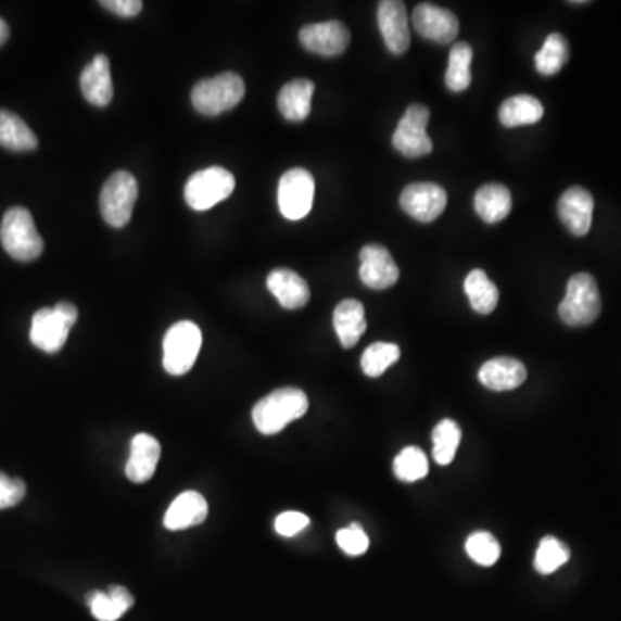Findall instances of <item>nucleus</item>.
I'll list each match as a JSON object with an SVG mask.
<instances>
[{
	"label": "nucleus",
	"mask_w": 621,
	"mask_h": 621,
	"mask_svg": "<svg viewBox=\"0 0 621 621\" xmlns=\"http://www.w3.org/2000/svg\"><path fill=\"white\" fill-rule=\"evenodd\" d=\"M479 378L491 391H512L525 383L527 368L515 357H496L480 368Z\"/></svg>",
	"instance_id": "nucleus-19"
},
{
	"label": "nucleus",
	"mask_w": 621,
	"mask_h": 621,
	"mask_svg": "<svg viewBox=\"0 0 621 621\" xmlns=\"http://www.w3.org/2000/svg\"><path fill=\"white\" fill-rule=\"evenodd\" d=\"M202 332L192 321H178L169 328L163 341V366L173 377L189 373L198 362Z\"/></svg>",
	"instance_id": "nucleus-6"
},
{
	"label": "nucleus",
	"mask_w": 621,
	"mask_h": 621,
	"mask_svg": "<svg viewBox=\"0 0 621 621\" xmlns=\"http://www.w3.org/2000/svg\"><path fill=\"white\" fill-rule=\"evenodd\" d=\"M0 242L9 256L16 261H34L43 252V240L35 227L30 211L11 207L0 225Z\"/></svg>",
	"instance_id": "nucleus-2"
},
{
	"label": "nucleus",
	"mask_w": 621,
	"mask_h": 621,
	"mask_svg": "<svg viewBox=\"0 0 621 621\" xmlns=\"http://www.w3.org/2000/svg\"><path fill=\"white\" fill-rule=\"evenodd\" d=\"M430 122V111L427 105L411 104L407 107L400 125L395 128L392 143L395 151L406 155L409 160L423 157L433 151L432 139L427 134Z\"/></svg>",
	"instance_id": "nucleus-10"
},
{
	"label": "nucleus",
	"mask_w": 621,
	"mask_h": 621,
	"mask_svg": "<svg viewBox=\"0 0 621 621\" xmlns=\"http://www.w3.org/2000/svg\"><path fill=\"white\" fill-rule=\"evenodd\" d=\"M9 35H11V28H9L8 23L0 17V47L4 46L9 40Z\"/></svg>",
	"instance_id": "nucleus-40"
},
{
	"label": "nucleus",
	"mask_w": 621,
	"mask_h": 621,
	"mask_svg": "<svg viewBox=\"0 0 621 621\" xmlns=\"http://www.w3.org/2000/svg\"><path fill=\"white\" fill-rule=\"evenodd\" d=\"M315 84L306 78L289 81L278 93V110L289 122H304L310 113Z\"/></svg>",
	"instance_id": "nucleus-23"
},
{
	"label": "nucleus",
	"mask_w": 621,
	"mask_h": 621,
	"mask_svg": "<svg viewBox=\"0 0 621 621\" xmlns=\"http://www.w3.org/2000/svg\"><path fill=\"white\" fill-rule=\"evenodd\" d=\"M359 257H362L359 277L366 287L383 290L395 286L400 280V266L395 265L391 252L382 245H365Z\"/></svg>",
	"instance_id": "nucleus-15"
},
{
	"label": "nucleus",
	"mask_w": 621,
	"mask_h": 621,
	"mask_svg": "<svg viewBox=\"0 0 621 621\" xmlns=\"http://www.w3.org/2000/svg\"><path fill=\"white\" fill-rule=\"evenodd\" d=\"M413 25L415 30L423 38H429L432 42L453 43L459 34V22L456 14L451 13L449 9L439 8L435 4L418 5L413 13Z\"/></svg>",
	"instance_id": "nucleus-11"
},
{
	"label": "nucleus",
	"mask_w": 621,
	"mask_h": 621,
	"mask_svg": "<svg viewBox=\"0 0 621 621\" xmlns=\"http://www.w3.org/2000/svg\"><path fill=\"white\" fill-rule=\"evenodd\" d=\"M427 454L420 447H406L394 459V473L403 482H418L429 474Z\"/></svg>",
	"instance_id": "nucleus-34"
},
{
	"label": "nucleus",
	"mask_w": 621,
	"mask_h": 621,
	"mask_svg": "<svg viewBox=\"0 0 621 621\" xmlns=\"http://www.w3.org/2000/svg\"><path fill=\"white\" fill-rule=\"evenodd\" d=\"M309 407L307 395L295 386H283L266 395L252 409V421L263 435H277L287 424L303 418Z\"/></svg>",
	"instance_id": "nucleus-1"
},
{
	"label": "nucleus",
	"mask_w": 621,
	"mask_h": 621,
	"mask_svg": "<svg viewBox=\"0 0 621 621\" xmlns=\"http://www.w3.org/2000/svg\"><path fill=\"white\" fill-rule=\"evenodd\" d=\"M81 93L90 104L105 107L113 101V76L107 55L99 54L89 66H85L80 76Z\"/></svg>",
	"instance_id": "nucleus-18"
},
{
	"label": "nucleus",
	"mask_w": 621,
	"mask_h": 621,
	"mask_svg": "<svg viewBox=\"0 0 621 621\" xmlns=\"http://www.w3.org/2000/svg\"><path fill=\"white\" fill-rule=\"evenodd\" d=\"M101 5L122 17H135L143 8L140 0H102Z\"/></svg>",
	"instance_id": "nucleus-39"
},
{
	"label": "nucleus",
	"mask_w": 621,
	"mask_h": 621,
	"mask_svg": "<svg viewBox=\"0 0 621 621\" xmlns=\"http://www.w3.org/2000/svg\"><path fill=\"white\" fill-rule=\"evenodd\" d=\"M401 207L411 218L430 223L444 213L447 193L435 183H411L401 193Z\"/></svg>",
	"instance_id": "nucleus-12"
},
{
	"label": "nucleus",
	"mask_w": 621,
	"mask_h": 621,
	"mask_svg": "<svg viewBox=\"0 0 621 621\" xmlns=\"http://www.w3.org/2000/svg\"><path fill=\"white\" fill-rule=\"evenodd\" d=\"M139 198V183L128 172H116L105 180L101 192L102 218L113 228H123L134 215Z\"/></svg>",
	"instance_id": "nucleus-7"
},
{
	"label": "nucleus",
	"mask_w": 621,
	"mask_h": 621,
	"mask_svg": "<svg viewBox=\"0 0 621 621\" xmlns=\"http://www.w3.org/2000/svg\"><path fill=\"white\" fill-rule=\"evenodd\" d=\"M544 116V105L532 96H515L504 101L499 110V122L508 128L533 125Z\"/></svg>",
	"instance_id": "nucleus-27"
},
{
	"label": "nucleus",
	"mask_w": 621,
	"mask_h": 621,
	"mask_svg": "<svg viewBox=\"0 0 621 621\" xmlns=\"http://www.w3.org/2000/svg\"><path fill=\"white\" fill-rule=\"evenodd\" d=\"M78 319L75 304L60 303L38 309L31 319L30 341L43 353H60Z\"/></svg>",
	"instance_id": "nucleus-3"
},
{
	"label": "nucleus",
	"mask_w": 621,
	"mask_h": 621,
	"mask_svg": "<svg viewBox=\"0 0 621 621\" xmlns=\"http://www.w3.org/2000/svg\"><path fill=\"white\" fill-rule=\"evenodd\" d=\"M315 201V178L307 169L294 168L283 173L278 183V207L290 221L306 218Z\"/></svg>",
	"instance_id": "nucleus-9"
},
{
	"label": "nucleus",
	"mask_w": 621,
	"mask_h": 621,
	"mask_svg": "<svg viewBox=\"0 0 621 621\" xmlns=\"http://www.w3.org/2000/svg\"><path fill=\"white\" fill-rule=\"evenodd\" d=\"M400 357V345L391 344V342H377L363 353L362 368L368 377H382Z\"/></svg>",
	"instance_id": "nucleus-32"
},
{
	"label": "nucleus",
	"mask_w": 621,
	"mask_h": 621,
	"mask_svg": "<svg viewBox=\"0 0 621 621\" xmlns=\"http://www.w3.org/2000/svg\"><path fill=\"white\" fill-rule=\"evenodd\" d=\"M432 439L433 459L442 466L451 465L461 442L459 424L453 420H442L433 429Z\"/></svg>",
	"instance_id": "nucleus-31"
},
{
	"label": "nucleus",
	"mask_w": 621,
	"mask_h": 621,
	"mask_svg": "<svg viewBox=\"0 0 621 621\" xmlns=\"http://www.w3.org/2000/svg\"><path fill=\"white\" fill-rule=\"evenodd\" d=\"M333 327H335L342 347H354L368 327L365 306L356 299H345L333 310Z\"/></svg>",
	"instance_id": "nucleus-22"
},
{
	"label": "nucleus",
	"mask_w": 621,
	"mask_h": 621,
	"mask_svg": "<svg viewBox=\"0 0 621 621\" xmlns=\"http://www.w3.org/2000/svg\"><path fill=\"white\" fill-rule=\"evenodd\" d=\"M570 58V46L561 34H550L541 51L535 54V67L544 76H553L561 72Z\"/></svg>",
	"instance_id": "nucleus-30"
},
{
	"label": "nucleus",
	"mask_w": 621,
	"mask_h": 621,
	"mask_svg": "<svg viewBox=\"0 0 621 621\" xmlns=\"http://www.w3.org/2000/svg\"><path fill=\"white\" fill-rule=\"evenodd\" d=\"M466 555L480 567H492L500 558L499 542L489 532L471 533L466 541Z\"/></svg>",
	"instance_id": "nucleus-35"
},
{
	"label": "nucleus",
	"mask_w": 621,
	"mask_h": 621,
	"mask_svg": "<svg viewBox=\"0 0 621 621\" xmlns=\"http://www.w3.org/2000/svg\"><path fill=\"white\" fill-rule=\"evenodd\" d=\"M568 559H570V549H568L567 544L549 535V537L542 538L541 544H538L533 567L541 575H550V573L559 570L562 565H567Z\"/></svg>",
	"instance_id": "nucleus-33"
},
{
	"label": "nucleus",
	"mask_w": 621,
	"mask_h": 621,
	"mask_svg": "<svg viewBox=\"0 0 621 621\" xmlns=\"http://www.w3.org/2000/svg\"><path fill=\"white\" fill-rule=\"evenodd\" d=\"M337 544L344 550L345 555L362 556L370 547V538H368L362 525L353 523L347 529L337 532Z\"/></svg>",
	"instance_id": "nucleus-36"
},
{
	"label": "nucleus",
	"mask_w": 621,
	"mask_h": 621,
	"mask_svg": "<svg viewBox=\"0 0 621 621\" xmlns=\"http://www.w3.org/2000/svg\"><path fill=\"white\" fill-rule=\"evenodd\" d=\"M236 177L228 169L213 166L193 173L186 186V201L193 211H207L230 198Z\"/></svg>",
	"instance_id": "nucleus-8"
},
{
	"label": "nucleus",
	"mask_w": 621,
	"mask_h": 621,
	"mask_svg": "<svg viewBox=\"0 0 621 621\" xmlns=\"http://www.w3.org/2000/svg\"><path fill=\"white\" fill-rule=\"evenodd\" d=\"M207 512H210L207 500L199 492L187 491L173 500L164 515V527L172 532H178L201 525L206 521Z\"/></svg>",
	"instance_id": "nucleus-21"
},
{
	"label": "nucleus",
	"mask_w": 621,
	"mask_h": 621,
	"mask_svg": "<svg viewBox=\"0 0 621 621\" xmlns=\"http://www.w3.org/2000/svg\"><path fill=\"white\" fill-rule=\"evenodd\" d=\"M378 28L392 54H404L411 43L406 4L400 0H383L378 4Z\"/></svg>",
	"instance_id": "nucleus-13"
},
{
	"label": "nucleus",
	"mask_w": 621,
	"mask_h": 621,
	"mask_svg": "<svg viewBox=\"0 0 621 621\" xmlns=\"http://www.w3.org/2000/svg\"><path fill=\"white\" fill-rule=\"evenodd\" d=\"M307 525H309V518L299 511L281 512L280 517L275 520V530L280 533L281 537H294Z\"/></svg>",
	"instance_id": "nucleus-38"
},
{
	"label": "nucleus",
	"mask_w": 621,
	"mask_h": 621,
	"mask_svg": "<svg viewBox=\"0 0 621 621\" xmlns=\"http://www.w3.org/2000/svg\"><path fill=\"white\" fill-rule=\"evenodd\" d=\"M299 40L304 49L313 54L333 58V55H341L345 52L351 42V34H348L347 26L341 22L315 23V25L304 26L299 34Z\"/></svg>",
	"instance_id": "nucleus-14"
},
{
	"label": "nucleus",
	"mask_w": 621,
	"mask_h": 621,
	"mask_svg": "<svg viewBox=\"0 0 621 621\" xmlns=\"http://www.w3.org/2000/svg\"><path fill=\"white\" fill-rule=\"evenodd\" d=\"M600 315V294L596 278L576 274L570 278L567 295L559 304V318L568 327H587Z\"/></svg>",
	"instance_id": "nucleus-5"
},
{
	"label": "nucleus",
	"mask_w": 621,
	"mask_h": 621,
	"mask_svg": "<svg viewBox=\"0 0 621 621\" xmlns=\"http://www.w3.org/2000/svg\"><path fill=\"white\" fill-rule=\"evenodd\" d=\"M268 289L286 309H301L309 303L307 281L292 269L278 268L268 275Z\"/></svg>",
	"instance_id": "nucleus-20"
},
{
	"label": "nucleus",
	"mask_w": 621,
	"mask_h": 621,
	"mask_svg": "<svg viewBox=\"0 0 621 621\" xmlns=\"http://www.w3.org/2000/svg\"><path fill=\"white\" fill-rule=\"evenodd\" d=\"M134 603L130 592L119 585H113L107 592L93 591L87 596V605L99 621H118Z\"/></svg>",
	"instance_id": "nucleus-25"
},
{
	"label": "nucleus",
	"mask_w": 621,
	"mask_h": 621,
	"mask_svg": "<svg viewBox=\"0 0 621 621\" xmlns=\"http://www.w3.org/2000/svg\"><path fill=\"white\" fill-rule=\"evenodd\" d=\"M161 458V444L149 433L134 436L130 445V458L126 462L125 473L134 483H145L154 477Z\"/></svg>",
	"instance_id": "nucleus-17"
},
{
	"label": "nucleus",
	"mask_w": 621,
	"mask_h": 621,
	"mask_svg": "<svg viewBox=\"0 0 621 621\" xmlns=\"http://www.w3.org/2000/svg\"><path fill=\"white\" fill-rule=\"evenodd\" d=\"M26 496V483L0 471V509L14 508Z\"/></svg>",
	"instance_id": "nucleus-37"
},
{
	"label": "nucleus",
	"mask_w": 621,
	"mask_h": 621,
	"mask_svg": "<svg viewBox=\"0 0 621 621\" xmlns=\"http://www.w3.org/2000/svg\"><path fill=\"white\" fill-rule=\"evenodd\" d=\"M511 192L503 183H487L474 193V211L489 225L503 221L511 213Z\"/></svg>",
	"instance_id": "nucleus-24"
},
{
	"label": "nucleus",
	"mask_w": 621,
	"mask_h": 621,
	"mask_svg": "<svg viewBox=\"0 0 621 621\" xmlns=\"http://www.w3.org/2000/svg\"><path fill=\"white\" fill-rule=\"evenodd\" d=\"M0 145L14 152L35 151L38 139L17 114L0 110Z\"/></svg>",
	"instance_id": "nucleus-26"
},
{
	"label": "nucleus",
	"mask_w": 621,
	"mask_h": 621,
	"mask_svg": "<svg viewBox=\"0 0 621 621\" xmlns=\"http://www.w3.org/2000/svg\"><path fill=\"white\" fill-rule=\"evenodd\" d=\"M558 215L562 225L575 237L587 236L594 216V199L582 187H570L558 202Z\"/></svg>",
	"instance_id": "nucleus-16"
},
{
	"label": "nucleus",
	"mask_w": 621,
	"mask_h": 621,
	"mask_svg": "<svg viewBox=\"0 0 621 621\" xmlns=\"http://www.w3.org/2000/svg\"><path fill=\"white\" fill-rule=\"evenodd\" d=\"M465 292L479 315H491L499 304V290L483 269H473L465 280Z\"/></svg>",
	"instance_id": "nucleus-28"
},
{
	"label": "nucleus",
	"mask_w": 621,
	"mask_h": 621,
	"mask_svg": "<svg viewBox=\"0 0 621 621\" xmlns=\"http://www.w3.org/2000/svg\"><path fill=\"white\" fill-rule=\"evenodd\" d=\"M471 61H473V49L470 43H454L449 54V66L445 72V85L451 92H465L470 87Z\"/></svg>",
	"instance_id": "nucleus-29"
},
{
	"label": "nucleus",
	"mask_w": 621,
	"mask_h": 621,
	"mask_svg": "<svg viewBox=\"0 0 621 621\" xmlns=\"http://www.w3.org/2000/svg\"><path fill=\"white\" fill-rule=\"evenodd\" d=\"M244 96V80L237 73H221L193 87L192 104L204 116H218L233 110Z\"/></svg>",
	"instance_id": "nucleus-4"
}]
</instances>
